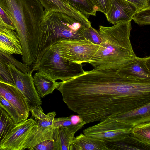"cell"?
I'll return each mask as SVG.
<instances>
[{"label":"cell","mask_w":150,"mask_h":150,"mask_svg":"<svg viewBox=\"0 0 150 150\" xmlns=\"http://www.w3.org/2000/svg\"><path fill=\"white\" fill-rule=\"evenodd\" d=\"M131 134L138 141L150 147V122L142 123L134 126Z\"/></svg>","instance_id":"obj_23"},{"label":"cell","mask_w":150,"mask_h":150,"mask_svg":"<svg viewBox=\"0 0 150 150\" xmlns=\"http://www.w3.org/2000/svg\"><path fill=\"white\" fill-rule=\"evenodd\" d=\"M55 127L51 125L46 127H36L29 136L24 149L54 150L53 133Z\"/></svg>","instance_id":"obj_11"},{"label":"cell","mask_w":150,"mask_h":150,"mask_svg":"<svg viewBox=\"0 0 150 150\" xmlns=\"http://www.w3.org/2000/svg\"><path fill=\"white\" fill-rule=\"evenodd\" d=\"M99 47L85 38L62 40L50 47L66 60L82 64L89 63Z\"/></svg>","instance_id":"obj_6"},{"label":"cell","mask_w":150,"mask_h":150,"mask_svg":"<svg viewBox=\"0 0 150 150\" xmlns=\"http://www.w3.org/2000/svg\"><path fill=\"white\" fill-rule=\"evenodd\" d=\"M133 125L111 117H107L98 124L83 131L88 137L101 140L106 143L120 141L130 134Z\"/></svg>","instance_id":"obj_7"},{"label":"cell","mask_w":150,"mask_h":150,"mask_svg":"<svg viewBox=\"0 0 150 150\" xmlns=\"http://www.w3.org/2000/svg\"><path fill=\"white\" fill-rule=\"evenodd\" d=\"M87 18L95 16L96 11L88 0H66Z\"/></svg>","instance_id":"obj_25"},{"label":"cell","mask_w":150,"mask_h":150,"mask_svg":"<svg viewBox=\"0 0 150 150\" xmlns=\"http://www.w3.org/2000/svg\"><path fill=\"white\" fill-rule=\"evenodd\" d=\"M85 38L95 44L100 45L102 40L99 32L91 26L87 28L84 32Z\"/></svg>","instance_id":"obj_28"},{"label":"cell","mask_w":150,"mask_h":150,"mask_svg":"<svg viewBox=\"0 0 150 150\" xmlns=\"http://www.w3.org/2000/svg\"><path fill=\"white\" fill-rule=\"evenodd\" d=\"M30 111L39 127H46L52 125L56 115L55 111L45 114L40 106L31 107Z\"/></svg>","instance_id":"obj_22"},{"label":"cell","mask_w":150,"mask_h":150,"mask_svg":"<svg viewBox=\"0 0 150 150\" xmlns=\"http://www.w3.org/2000/svg\"><path fill=\"white\" fill-rule=\"evenodd\" d=\"M87 27L67 14L44 10L40 25L38 49L35 59L29 67L30 71H33L45 52L56 42L65 39H85L84 32Z\"/></svg>","instance_id":"obj_4"},{"label":"cell","mask_w":150,"mask_h":150,"mask_svg":"<svg viewBox=\"0 0 150 150\" xmlns=\"http://www.w3.org/2000/svg\"><path fill=\"white\" fill-rule=\"evenodd\" d=\"M40 71L55 81H62L79 76L85 71L82 64L71 62L50 47L44 53L33 71Z\"/></svg>","instance_id":"obj_5"},{"label":"cell","mask_w":150,"mask_h":150,"mask_svg":"<svg viewBox=\"0 0 150 150\" xmlns=\"http://www.w3.org/2000/svg\"><path fill=\"white\" fill-rule=\"evenodd\" d=\"M33 77L35 87L40 98L52 93L60 85L59 82H56L40 71L35 73Z\"/></svg>","instance_id":"obj_20"},{"label":"cell","mask_w":150,"mask_h":150,"mask_svg":"<svg viewBox=\"0 0 150 150\" xmlns=\"http://www.w3.org/2000/svg\"><path fill=\"white\" fill-rule=\"evenodd\" d=\"M6 29L15 30L14 25L11 18L0 6V31Z\"/></svg>","instance_id":"obj_29"},{"label":"cell","mask_w":150,"mask_h":150,"mask_svg":"<svg viewBox=\"0 0 150 150\" xmlns=\"http://www.w3.org/2000/svg\"><path fill=\"white\" fill-rule=\"evenodd\" d=\"M108 117L123 120L134 126L150 122V103L131 110Z\"/></svg>","instance_id":"obj_18"},{"label":"cell","mask_w":150,"mask_h":150,"mask_svg":"<svg viewBox=\"0 0 150 150\" xmlns=\"http://www.w3.org/2000/svg\"><path fill=\"white\" fill-rule=\"evenodd\" d=\"M38 125L33 118L16 124L0 144V150H24L30 135Z\"/></svg>","instance_id":"obj_8"},{"label":"cell","mask_w":150,"mask_h":150,"mask_svg":"<svg viewBox=\"0 0 150 150\" xmlns=\"http://www.w3.org/2000/svg\"><path fill=\"white\" fill-rule=\"evenodd\" d=\"M0 6L13 23L21 46L23 63L31 65L38 49L43 6L38 0H0Z\"/></svg>","instance_id":"obj_2"},{"label":"cell","mask_w":150,"mask_h":150,"mask_svg":"<svg viewBox=\"0 0 150 150\" xmlns=\"http://www.w3.org/2000/svg\"><path fill=\"white\" fill-rule=\"evenodd\" d=\"M8 66L15 85L25 97L30 108L41 105L42 102L35 87L32 74L21 71L11 63Z\"/></svg>","instance_id":"obj_9"},{"label":"cell","mask_w":150,"mask_h":150,"mask_svg":"<svg viewBox=\"0 0 150 150\" xmlns=\"http://www.w3.org/2000/svg\"><path fill=\"white\" fill-rule=\"evenodd\" d=\"M107 144L110 150H150V147L138 141L130 133L120 141Z\"/></svg>","instance_id":"obj_21"},{"label":"cell","mask_w":150,"mask_h":150,"mask_svg":"<svg viewBox=\"0 0 150 150\" xmlns=\"http://www.w3.org/2000/svg\"><path fill=\"white\" fill-rule=\"evenodd\" d=\"M83 125L55 127L53 133L54 150H70L75 133Z\"/></svg>","instance_id":"obj_15"},{"label":"cell","mask_w":150,"mask_h":150,"mask_svg":"<svg viewBox=\"0 0 150 150\" xmlns=\"http://www.w3.org/2000/svg\"><path fill=\"white\" fill-rule=\"evenodd\" d=\"M131 29V21L99 26L102 42L89 63L93 70H117L137 57L130 41Z\"/></svg>","instance_id":"obj_3"},{"label":"cell","mask_w":150,"mask_h":150,"mask_svg":"<svg viewBox=\"0 0 150 150\" xmlns=\"http://www.w3.org/2000/svg\"><path fill=\"white\" fill-rule=\"evenodd\" d=\"M0 103L9 114L16 124L23 121L15 108L0 95Z\"/></svg>","instance_id":"obj_27"},{"label":"cell","mask_w":150,"mask_h":150,"mask_svg":"<svg viewBox=\"0 0 150 150\" xmlns=\"http://www.w3.org/2000/svg\"><path fill=\"white\" fill-rule=\"evenodd\" d=\"M133 4L138 11L145 8L150 6V0H126Z\"/></svg>","instance_id":"obj_32"},{"label":"cell","mask_w":150,"mask_h":150,"mask_svg":"<svg viewBox=\"0 0 150 150\" xmlns=\"http://www.w3.org/2000/svg\"><path fill=\"white\" fill-rule=\"evenodd\" d=\"M0 95L15 108L23 121L28 119L30 107L25 96L15 85L0 81Z\"/></svg>","instance_id":"obj_10"},{"label":"cell","mask_w":150,"mask_h":150,"mask_svg":"<svg viewBox=\"0 0 150 150\" xmlns=\"http://www.w3.org/2000/svg\"><path fill=\"white\" fill-rule=\"evenodd\" d=\"M94 10L105 15L108 11L112 0H88Z\"/></svg>","instance_id":"obj_30"},{"label":"cell","mask_w":150,"mask_h":150,"mask_svg":"<svg viewBox=\"0 0 150 150\" xmlns=\"http://www.w3.org/2000/svg\"><path fill=\"white\" fill-rule=\"evenodd\" d=\"M117 70L85 71L59 82L57 89L68 107L86 124L100 122L150 102V81L123 76Z\"/></svg>","instance_id":"obj_1"},{"label":"cell","mask_w":150,"mask_h":150,"mask_svg":"<svg viewBox=\"0 0 150 150\" xmlns=\"http://www.w3.org/2000/svg\"><path fill=\"white\" fill-rule=\"evenodd\" d=\"M15 124L0 103V144Z\"/></svg>","instance_id":"obj_24"},{"label":"cell","mask_w":150,"mask_h":150,"mask_svg":"<svg viewBox=\"0 0 150 150\" xmlns=\"http://www.w3.org/2000/svg\"><path fill=\"white\" fill-rule=\"evenodd\" d=\"M107 143L100 139L80 134L74 137L70 150H109Z\"/></svg>","instance_id":"obj_19"},{"label":"cell","mask_w":150,"mask_h":150,"mask_svg":"<svg viewBox=\"0 0 150 150\" xmlns=\"http://www.w3.org/2000/svg\"><path fill=\"white\" fill-rule=\"evenodd\" d=\"M11 63L21 71L29 73V67L0 50V81L15 85L8 65Z\"/></svg>","instance_id":"obj_17"},{"label":"cell","mask_w":150,"mask_h":150,"mask_svg":"<svg viewBox=\"0 0 150 150\" xmlns=\"http://www.w3.org/2000/svg\"><path fill=\"white\" fill-rule=\"evenodd\" d=\"M46 11L60 12L75 18L88 27L91 23L86 16L66 0H38Z\"/></svg>","instance_id":"obj_14"},{"label":"cell","mask_w":150,"mask_h":150,"mask_svg":"<svg viewBox=\"0 0 150 150\" xmlns=\"http://www.w3.org/2000/svg\"><path fill=\"white\" fill-rule=\"evenodd\" d=\"M0 50L9 55H22L21 44L15 30L6 29L0 31Z\"/></svg>","instance_id":"obj_16"},{"label":"cell","mask_w":150,"mask_h":150,"mask_svg":"<svg viewBox=\"0 0 150 150\" xmlns=\"http://www.w3.org/2000/svg\"><path fill=\"white\" fill-rule=\"evenodd\" d=\"M120 75L130 79L150 81V57H137L117 71Z\"/></svg>","instance_id":"obj_12"},{"label":"cell","mask_w":150,"mask_h":150,"mask_svg":"<svg viewBox=\"0 0 150 150\" xmlns=\"http://www.w3.org/2000/svg\"><path fill=\"white\" fill-rule=\"evenodd\" d=\"M132 19L140 25L150 24V6L147 7L138 11L133 16Z\"/></svg>","instance_id":"obj_26"},{"label":"cell","mask_w":150,"mask_h":150,"mask_svg":"<svg viewBox=\"0 0 150 150\" xmlns=\"http://www.w3.org/2000/svg\"><path fill=\"white\" fill-rule=\"evenodd\" d=\"M137 12L135 6L126 0H112L109 9L105 15L108 21L115 25L131 21Z\"/></svg>","instance_id":"obj_13"},{"label":"cell","mask_w":150,"mask_h":150,"mask_svg":"<svg viewBox=\"0 0 150 150\" xmlns=\"http://www.w3.org/2000/svg\"><path fill=\"white\" fill-rule=\"evenodd\" d=\"M52 125L54 127H68L76 126L74 124L71 115L67 117L55 118L53 122Z\"/></svg>","instance_id":"obj_31"}]
</instances>
